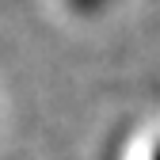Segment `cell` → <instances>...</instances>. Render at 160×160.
<instances>
[{
  "mask_svg": "<svg viewBox=\"0 0 160 160\" xmlns=\"http://www.w3.org/2000/svg\"><path fill=\"white\" fill-rule=\"evenodd\" d=\"M103 4H107V0H69V8H72V12H80V15H95Z\"/></svg>",
  "mask_w": 160,
  "mask_h": 160,
  "instance_id": "1",
  "label": "cell"
},
{
  "mask_svg": "<svg viewBox=\"0 0 160 160\" xmlns=\"http://www.w3.org/2000/svg\"><path fill=\"white\" fill-rule=\"evenodd\" d=\"M152 160H160V145H156V149H152Z\"/></svg>",
  "mask_w": 160,
  "mask_h": 160,
  "instance_id": "2",
  "label": "cell"
}]
</instances>
